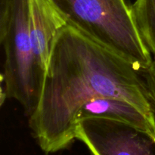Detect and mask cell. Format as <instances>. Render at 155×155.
I'll return each instance as SVG.
<instances>
[{
	"mask_svg": "<svg viewBox=\"0 0 155 155\" xmlns=\"http://www.w3.org/2000/svg\"><path fill=\"white\" fill-rule=\"evenodd\" d=\"M98 97L126 100L155 118L139 70L68 24L56 35L29 127L45 154L71 146L81 107Z\"/></svg>",
	"mask_w": 155,
	"mask_h": 155,
	"instance_id": "obj_1",
	"label": "cell"
},
{
	"mask_svg": "<svg viewBox=\"0 0 155 155\" xmlns=\"http://www.w3.org/2000/svg\"><path fill=\"white\" fill-rule=\"evenodd\" d=\"M66 15L68 24L95 42L131 62L139 71L153 57L135 25L125 0H51Z\"/></svg>",
	"mask_w": 155,
	"mask_h": 155,
	"instance_id": "obj_2",
	"label": "cell"
},
{
	"mask_svg": "<svg viewBox=\"0 0 155 155\" xmlns=\"http://www.w3.org/2000/svg\"><path fill=\"white\" fill-rule=\"evenodd\" d=\"M10 21L0 36L4 49L2 82L5 97L21 104L26 114L35 110L43 76L36 62L27 22V0H9Z\"/></svg>",
	"mask_w": 155,
	"mask_h": 155,
	"instance_id": "obj_3",
	"label": "cell"
},
{
	"mask_svg": "<svg viewBox=\"0 0 155 155\" xmlns=\"http://www.w3.org/2000/svg\"><path fill=\"white\" fill-rule=\"evenodd\" d=\"M76 139L92 155H155V139L117 121L97 118L79 121Z\"/></svg>",
	"mask_w": 155,
	"mask_h": 155,
	"instance_id": "obj_4",
	"label": "cell"
},
{
	"mask_svg": "<svg viewBox=\"0 0 155 155\" xmlns=\"http://www.w3.org/2000/svg\"><path fill=\"white\" fill-rule=\"evenodd\" d=\"M27 22L33 54L44 77L53 41L68 24V18L51 0H27Z\"/></svg>",
	"mask_w": 155,
	"mask_h": 155,
	"instance_id": "obj_5",
	"label": "cell"
},
{
	"mask_svg": "<svg viewBox=\"0 0 155 155\" xmlns=\"http://www.w3.org/2000/svg\"><path fill=\"white\" fill-rule=\"evenodd\" d=\"M95 118L128 124L155 139V118L148 117L126 100L115 97L93 98L81 107L77 117V124Z\"/></svg>",
	"mask_w": 155,
	"mask_h": 155,
	"instance_id": "obj_6",
	"label": "cell"
},
{
	"mask_svg": "<svg viewBox=\"0 0 155 155\" xmlns=\"http://www.w3.org/2000/svg\"><path fill=\"white\" fill-rule=\"evenodd\" d=\"M130 7L138 33L155 58V0H136Z\"/></svg>",
	"mask_w": 155,
	"mask_h": 155,
	"instance_id": "obj_7",
	"label": "cell"
},
{
	"mask_svg": "<svg viewBox=\"0 0 155 155\" xmlns=\"http://www.w3.org/2000/svg\"><path fill=\"white\" fill-rule=\"evenodd\" d=\"M144 82L147 98L155 117V58L148 68L139 71Z\"/></svg>",
	"mask_w": 155,
	"mask_h": 155,
	"instance_id": "obj_8",
	"label": "cell"
},
{
	"mask_svg": "<svg viewBox=\"0 0 155 155\" xmlns=\"http://www.w3.org/2000/svg\"><path fill=\"white\" fill-rule=\"evenodd\" d=\"M5 2V0H0V5L2 4V3H4Z\"/></svg>",
	"mask_w": 155,
	"mask_h": 155,
	"instance_id": "obj_9",
	"label": "cell"
}]
</instances>
